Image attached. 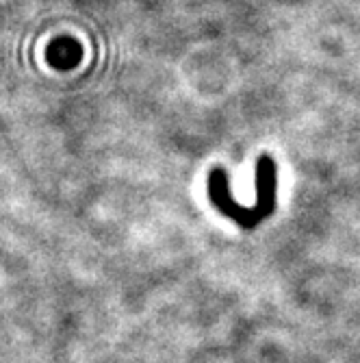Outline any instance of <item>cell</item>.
<instances>
[{
  "label": "cell",
  "mask_w": 360,
  "mask_h": 363,
  "mask_svg": "<svg viewBox=\"0 0 360 363\" xmlns=\"http://www.w3.org/2000/svg\"><path fill=\"white\" fill-rule=\"evenodd\" d=\"M231 181L221 168L209 174V198L217 211L231 218L243 228H254L269 218L276 209V163L269 157H260L256 163V205L243 207L231 194Z\"/></svg>",
  "instance_id": "cell-1"
},
{
  "label": "cell",
  "mask_w": 360,
  "mask_h": 363,
  "mask_svg": "<svg viewBox=\"0 0 360 363\" xmlns=\"http://www.w3.org/2000/svg\"><path fill=\"white\" fill-rule=\"evenodd\" d=\"M72 44H74V42L65 40V50H59L57 46H52V48L48 50V61L54 63L57 68H61V70H68L70 65H74V63L81 59V57H72V50H68Z\"/></svg>",
  "instance_id": "cell-2"
}]
</instances>
